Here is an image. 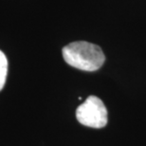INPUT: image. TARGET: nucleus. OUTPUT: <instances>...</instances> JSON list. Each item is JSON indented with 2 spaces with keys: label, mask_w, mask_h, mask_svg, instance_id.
Returning a JSON list of instances; mask_svg holds the SVG:
<instances>
[{
  "label": "nucleus",
  "mask_w": 146,
  "mask_h": 146,
  "mask_svg": "<svg viewBox=\"0 0 146 146\" xmlns=\"http://www.w3.org/2000/svg\"><path fill=\"white\" fill-rule=\"evenodd\" d=\"M8 74V59L4 52L0 50V91L5 86Z\"/></svg>",
  "instance_id": "7ed1b4c3"
},
{
  "label": "nucleus",
  "mask_w": 146,
  "mask_h": 146,
  "mask_svg": "<svg viewBox=\"0 0 146 146\" xmlns=\"http://www.w3.org/2000/svg\"><path fill=\"white\" fill-rule=\"evenodd\" d=\"M62 53L68 65L84 71L98 70L106 61L100 46L86 41L68 44L63 48Z\"/></svg>",
  "instance_id": "f257e3e1"
},
{
  "label": "nucleus",
  "mask_w": 146,
  "mask_h": 146,
  "mask_svg": "<svg viewBox=\"0 0 146 146\" xmlns=\"http://www.w3.org/2000/svg\"><path fill=\"white\" fill-rule=\"evenodd\" d=\"M76 118L81 124L92 128H103L107 123V109L103 101L96 96H89L78 106Z\"/></svg>",
  "instance_id": "f03ea898"
}]
</instances>
